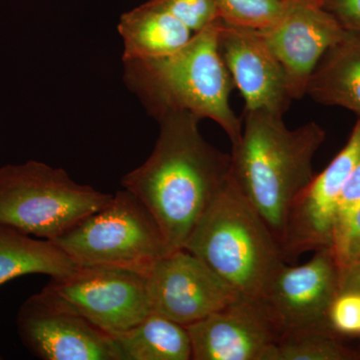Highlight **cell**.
<instances>
[{
    "label": "cell",
    "mask_w": 360,
    "mask_h": 360,
    "mask_svg": "<svg viewBox=\"0 0 360 360\" xmlns=\"http://www.w3.org/2000/svg\"><path fill=\"white\" fill-rule=\"evenodd\" d=\"M326 139L316 122L288 129L283 115L245 110L231 148L232 179L281 245L293 200L314 179L312 160Z\"/></svg>",
    "instance_id": "obj_2"
},
{
    "label": "cell",
    "mask_w": 360,
    "mask_h": 360,
    "mask_svg": "<svg viewBox=\"0 0 360 360\" xmlns=\"http://www.w3.org/2000/svg\"><path fill=\"white\" fill-rule=\"evenodd\" d=\"M340 292L360 295V257L340 271Z\"/></svg>",
    "instance_id": "obj_26"
},
{
    "label": "cell",
    "mask_w": 360,
    "mask_h": 360,
    "mask_svg": "<svg viewBox=\"0 0 360 360\" xmlns=\"http://www.w3.org/2000/svg\"><path fill=\"white\" fill-rule=\"evenodd\" d=\"M112 196L39 161L0 168V224L37 238L53 240Z\"/></svg>",
    "instance_id": "obj_5"
},
{
    "label": "cell",
    "mask_w": 360,
    "mask_h": 360,
    "mask_svg": "<svg viewBox=\"0 0 360 360\" xmlns=\"http://www.w3.org/2000/svg\"><path fill=\"white\" fill-rule=\"evenodd\" d=\"M21 341L44 360H122L110 333L79 315L54 307L39 293L18 314Z\"/></svg>",
    "instance_id": "obj_12"
},
{
    "label": "cell",
    "mask_w": 360,
    "mask_h": 360,
    "mask_svg": "<svg viewBox=\"0 0 360 360\" xmlns=\"http://www.w3.org/2000/svg\"><path fill=\"white\" fill-rule=\"evenodd\" d=\"M326 326L335 335H360V295L338 293L329 307Z\"/></svg>",
    "instance_id": "obj_23"
},
{
    "label": "cell",
    "mask_w": 360,
    "mask_h": 360,
    "mask_svg": "<svg viewBox=\"0 0 360 360\" xmlns=\"http://www.w3.org/2000/svg\"><path fill=\"white\" fill-rule=\"evenodd\" d=\"M355 354L336 340L326 326L288 331L276 345L274 360H343Z\"/></svg>",
    "instance_id": "obj_19"
},
{
    "label": "cell",
    "mask_w": 360,
    "mask_h": 360,
    "mask_svg": "<svg viewBox=\"0 0 360 360\" xmlns=\"http://www.w3.org/2000/svg\"><path fill=\"white\" fill-rule=\"evenodd\" d=\"M144 276L151 314L184 326L241 298L202 260L184 248L160 258Z\"/></svg>",
    "instance_id": "obj_8"
},
{
    "label": "cell",
    "mask_w": 360,
    "mask_h": 360,
    "mask_svg": "<svg viewBox=\"0 0 360 360\" xmlns=\"http://www.w3.org/2000/svg\"><path fill=\"white\" fill-rule=\"evenodd\" d=\"M78 266L51 240L32 238L13 227L0 224V285L27 274L65 276Z\"/></svg>",
    "instance_id": "obj_17"
},
{
    "label": "cell",
    "mask_w": 360,
    "mask_h": 360,
    "mask_svg": "<svg viewBox=\"0 0 360 360\" xmlns=\"http://www.w3.org/2000/svg\"><path fill=\"white\" fill-rule=\"evenodd\" d=\"M186 328L193 360H274L281 338L262 303L245 298Z\"/></svg>",
    "instance_id": "obj_13"
},
{
    "label": "cell",
    "mask_w": 360,
    "mask_h": 360,
    "mask_svg": "<svg viewBox=\"0 0 360 360\" xmlns=\"http://www.w3.org/2000/svg\"><path fill=\"white\" fill-rule=\"evenodd\" d=\"M118 32L124 44L123 61L169 56L184 47L194 34L153 0L123 14Z\"/></svg>",
    "instance_id": "obj_15"
},
{
    "label": "cell",
    "mask_w": 360,
    "mask_h": 360,
    "mask_svg": "<svg viewBox=\"0 0 360 360\" xmlns=\"http://www.w3.org/2000/svg\"><path fill=\"white\" fill-rule=\"evenodd\" d=\"M359 158L360 120L342 150L293 200L281 243L286 262L307 251L331 248L341 191Z\"/></svg>",
    "instance_id": "obj_9"
},
{
    "label": "cell",
    "mask_w": 360,
    "mask_h": 360,
    "mask_svg": "<svg viewBox=\"0 0 360 360\" xmlns=\"http://www.w3.org/2000/svg\"><path fill=\"white\" fill-rule=\"evenodd\" d=\"M79 266L113 267L144 274L172 251L158 222L134 193L110 202L51 240Z\"/></svg>",
    "instance_id": "obj_6"
},
{
    "label": "cell",
    "mask_w": 360,
    "mask_h": 360,
    "mask_svg": "<svg viewBox=\"0 0 360 360\" xmlns=\"http://www.w3.org/2000/svg\"><path fill=\"white\" fill-rule=\"evenodd\" d=\"M331 250L340 271L360 257V205L336 222Z\"/></svg>",
    "instance_id": "obj_22"
},
{
    "label": "cell",
    "mask_w": 360,
    "mask_h": 360,
    "mask_svg": "<svg viewBox=\"0 0 360 360\" xmlns=\"http://www.w3.org/2000/svg\"><path fill=\"white\" fill-rule=\"evenodd\" d=\"M307 94L316 103L340 106L360 120V37L347 32L322 56L312 72Z\"/></svg>",
    "instance_id": "obj_16"
},
{
    "label": "cell",
    "mask_w": 360,
    "mask_h": 360,
    "mask_svg": "<svg viewBox=\"0 0 360 360\" xmlns=\"http://www.w3.org/2000/svg\"><path fill=\"white\" fill-rule=\"evenodd\" d=\"M340 269L333 250L322 248L307 264L284 265L260 303L281 335L326 326L329 307L340 293Z\"/></svg>",
    "instance_id": "obj_10"
},
{
    "label": "cell",
    "mask_w": 360,
    "mask_h": 360,
    "mask_svg": "<svg viewBox=\"0 0 360 360\" xmlns=\"http://www.w3.org/2000/svg\"><path fill=\"white\" fill-rule=\"evenodd\" d=\"M220 20L238 27L264 30L283 18L292 0H215Z\"/></svg>",
    "instance_id": "obj_20"
},
{
    "label": "cell",
    "mask_w": 360,
    "mask_h": 360,
    "mask_svg": "<svg viewBox=\"0 0 360 360\" xmlns=\"http://www.w3.org/2000/svg\"><path fill=\"white\" fill-rule=\"evenodd\" d=\"M219 51L245 110H264L283 115L292 99L285 71L257 30L220 21Z\"/></svg>",
    "instance_id": "obj_14"
},
{
    "label": "cell",
    "mask_w": 360,
    "mask_h": 360,
    "mask_svg": "<svg viewBox=\"0 0 360 360\" xmlns=\"http://www.w3.org/2000/svg\"><path fill=\"white\" fill-rule=\"evenodd\" d=\"M257 32L283 66L292 101L307 94L322 56L347 32L319 0H292L276 25Z\"/></svg>",
    "instance_id": "obj_11"
},
{
    "label": "cell",
    "mask_w": 360,
    "mask_h": 360,
    "mask_svg": "<svg viewBox=\"0 0 360 360\" xmlns=\"http://www.w3.org/2000/svg\"><path fill=\"white\" fill-rule=\"evenodd\" d=\"M158 120L153 153L122 184L146 205L170 250H176L229 181L231 156L203 139L200 120L191 113H168Z\"/></svg>",
    "instance_id": "obj_1"
},
{
    "label": "cell",
    "mask_w": 360,
    "mask_h": 360,
    "mask_svg": "<svg viewBox=\"0 0 360 360\" xmlns=\"http://www.w3.org/2000/svg\"><path fill=\"white\" fill-rule=\"evenodd\" d=\"M193 33L220 20L215 0H153Z\"/></svg>",
    "instance_id": "obj_21"
},
{
    "label": "cell",
    "mask_w": 360,
    "mask_h": 360,
    "mask_svg": "<svg viewBox=\"0 0 360 360\" xmlns=\"http://www.w3.org/2000/svg\"><path fill=\"white\" fill-rule=\"evenodd\" d=\"M359 205H360V158L350 172L341 191L336 222L352 212Z\"/></svg>",
    "instance_id": "obj_25"
},
{
    "label": "cell",
    "mask_w": 360,
    "mask_h": 360,
    "mask_svg": "<svg viewBox=\"0 0 360 360\" xmlns=\"http://www.w3.org/2000/svg\"><path fill=\"white\" fill-rule=\"evenodd\" d=\"M220 21L194 33L169 56L124 60L125 78L156 120L172 112L210 118L233 146L240 139L243 123L229 103L234 84L219 51Z\"/></svg>",
    "instance_id": "obj_3"
},
{
    "label": "cell",
    "mask_w": 360,
    "mask_h": 360,
    "mask_svg": "<svg viewBox=\"0 0 360 360\" xmlns=\"http://www.w3.org/2000/svg\"><path fill=\"white\" fill-rule=\"evenodd\" d=\"M184 248L202 260L241 298L251 302H262L286 264L278 241L231 174Z\"/></svg>",
    "instance_id": "obj_4"
},
{
    "label": "cell",
    "mask_w": 360,
    "mask_h": 360,
    "mask_svg": "<svg viewBox=\"0 0 360 360\" xmlns=\"http://www.w3.org/2000/svg\"><path fill=\"white\" fill-rule=\"evenodd\" d=\"M345 32L360 37V0H319Z\"/></svg>",
    "instance_id": "obj_24"
},
{
    "label": "cell",
    "mask_w": 360,
    "mask_h": 360,
    "mask_svg": "<svg viewBox=\"0 0 360 360\" xmlns=\"http://www.w3.org/2000/svg\"><path fill=\"white\" fill-rule=\"evenodd\" d=\"M39 293L110 335L134 328L151 314L146 276L134 270L78 266L68 276L51 277Z\"/></svg>",
    "instance_id": "obj_7"
},
{
    "label": "cell",
    "mask_w": 360,
    "mask_h": 360,
    "mask_svg": "<svg viewBox=\"0 0 360 360\" xmlns=\"http://www.w3.org/2000/svg\"><path fill=\"white\" fill-rule=\"evenodd\" d=\"M112 336L122 360H193L186 326L150 314L134 328Z\"/></svg>",
    "instance_id": "obj_18"
}]
</instances>
